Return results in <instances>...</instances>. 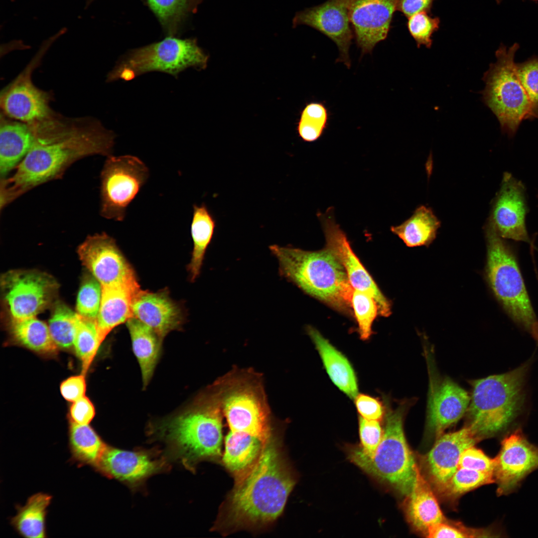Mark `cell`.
<instances>
[{"instance_id": "1", "label": "cell", "mask_w": 538, "mask_h": 538, "mask_svg": "<svg viewBox=\"0 0 538 538\" xmlns=\"http://www.w3.org/2000/svg\"><path fill=\"white\" fill-rule=\"evenodd\" d=\"M29 124L34 140L12 175L0 179L1 209L33 188L60 178L80 159L112 155L115 134L95 119H68L53 113Z\"/></svg>"}, {"instance_id": "2", "label": "cell", "mask_w": 538, "mask_h": 538, "mask_svg": "<svg viewBox=\"0 0 538 538\" xmlns=\"http://www.w3.org/2000/svg\"><path fill=\"white\" fill-rule=\"evenodd\" d=\"M296 482L279 442L272 434L255 464L235 478L217 527L231 533L270 524L282 513Z\"/></svg>"}, {"instance_id": "3", "label": "cell", "mask_w": 538, "mask_h": 538, "mask_svg": "<svg viewBox=\"0 0 538 538\" xmlns=\"http://www.w3.org/2000/svg\"><path fill=\"white\" fill-rule=\"evenodd\" d=\"M280 276L306 294L344 314L352 316L354 288L342 265L325 247L316 251L271 245Z\"/></svg>"}, {"instance_id": "4", "label": "cell", "mask_w": 538, "mask_h": 538, "mask_svg": "<svg viewBox=\"0 0 538 538\" xmlns=\"http://www.w3.org/2000/svg\"><path fill=\"white\" fill-rule=\"evenodd\" d=\"M222 408L219 394L200 398L191 407L163 423L157 430L173 456L184 466L221 455Z\"/></svg>"}, {"instance_id": "5", "label": "cell", "mask_w": 538, "mask_h": 538, "mask_svg": "<svg viewBox=\"0 0 538 538\" xmlns=\"http://www.w3.org/2000/svg\"><path fill=\"white\" fill-rule=\"evenodd\" d=\"M529 368V363H525L512 371L472 382L468 427L478 439L504 431L519 415L525 403Z\"/></svg>"}, {"instance_id": "6", "label": "cell", "mask_w": 538, "mask_h": 538, "mask_svg": "<svg viewBox=\"0 0 538 538\" xmlns=\"http://www.w3.org/2000/svg\"><path fill=\"white\" fill-rule=\"evenodd\" d=\"M386 406L383 438L374 453L367 455L359 446L347 447L348 459L368 474L407 497L413 488L417 466L406 441L403 421L407 405Z\"/></svg>"}, {"instance_id": "7", "label": "cell", "mask_w": 538, "mask_h": 538, "mask_svg": "<svg viewBox=\"0 0 538 538\" xmlns=\"http://www.w3.org/2000/svg\"><path fill=\"white\" fill-rule=\"evenodd\" d=\"M520 47L501 44L497 61L484 74L482 100L497 118L503 133L514 136L523 120L534 119L529 96L519 78L515 57Z\"/></svg>"}, {"instance_id": "8", "label": "cell", "mask_w": 538, "mask_h": 538, "mask_svg": "<svg viewBox=\"0 0 538 538\" xmlns=\"http://www.w3.org/2000/svg\"><path fill=\"white\" fill-rule=\"evenodd\" d=\"M486 227L487 281L514 322L532 332L538 322L515 256L488 222Z\"/></svg>"}, {"instance_id": "9", "label": "cell", "mask_w": 538, "mask_h": 538, "mask_svg": "<svg viewBox=\"0 0 538 538\" xmlns=\"http://www.w3.org/2000/svg\"><path fill=\"white\" fill-rule=\"evenodd\" d=\"M208 59L209 56L198 46L195 39L169 36L129 52L109 73L107 81H130L155 71L177 77L189 67L205 69Z\"/></svg>"}, {"instance_id": "10", "label": "cell", "mask_w": 538, "mask_h": 538, "mask_svg": "<svg viewBox=\"0 0 538 538\" xmlns=\"http://www.w3.org/2000/svg\"><path fill=\"white\" fill-rule=\"evenodd\" d=\"M148 176V168L136 156H107L100 174L101 216L123 221L128 207Z\"/></svg>"}, {"instance_id": "11", "label": "cell", "mask_w": 538, "mask_h": 538, "mask_svg": "<svg viewBox=\"0 0 538 538\" xmlns=\"http://www.w3.org/2000/svg\"><path fill=\"white\" fill-rule=\"evenodd\" d=\"M229 387L219 396L230 430L248 433L266 443L272 433L262 391L246 382L238 381Z\"/></svg>"}, {"instance_id": "12", "label": "cell", "mask_w": 538, "mask_h": 538, "mask_svg": "<svg viewBox=\"0 0 538 538\" xmlns=\"http://www.w3.org/2000/svg\"><path fill=\"white\" fill-rule=\"evenodd\" d=\"M1 284L11 320L36 316L52 302L58 285L52 277L35 270H12Z\"/></svg>"}, {"instance_id": "13", "label": "cell", "mask_w": 538, "mask_h": 538, "mask_svg": "<svg viewBox=\"0 0 538 538\" xmlns=\"http://www.w3.org/2000/svg\"><path fill=\"white\" fill-rule=\"evenodd\" d=\"M57 38L54 35L44 41L24 69L1 91L0 104L4 115L31 124L43 120L53 113L49 106L50 96L34 85L31 75L42 56Z\"/></svg>"}, {"instance_id": "14", "label": "cell", "mask_w": 538, "mask_h": 538, "mask_svg": "<svg viewBox=\"0 0 538 538\" xmlns=\"http://www.w3.org/2000/svg\"><path fill=\"white\" fill-rule=\"evenodd\" d=\"M83 265L102 287L138 283L115 240L104 232L89 236L78 248Z\"/></svg>"}, {"instance_id": "15", "label": "cell", "mask_w": 538, "mask_h": 538, "mask_svg": "<svg viewBox=\"0 0 538 538\" xmlns=\"http://www.w3.org/2000/svg\"><path fill=\"white\" fill-rule=\"evenodd\" d=\"M318 216L324 233L326 245L344 268L354 289L366 292L376 301L379 315L388 317L391 314V304L383 294L373 278L352 249L344 232L328 211Z\"/></svg>"}, {"instance_id": "16", "label": "cell", "mask_w": 538, "mask_h": 538, "mask_svg": "<svg viewBox=\"0 0 538 538\" xmlns=\"http://www.w3.org/2000/svg\"><path fill=\"white\" fill-rule=\"evenodd\" d=\"M350 0H327L296 12L292 19L293 27L305 25L332 40L339 50L337 61L343 62L348 68L351 63L349 49L354 37L349 18Z\"/></svg>"}, {"instance_id": "17", "label": "cell", "mask_w": 538, "mask_h": 538, "mask_svg": "<svg viewBox=\"0 0 538 538\" xmlns=\"http://www.w3.org/2000/svg\"><path fill=\"white\" fill-rule=\"evenodd\" d=\"M494 478L499 495L512 492L532 472L538 469V447L517 430L502 441L494 458Z\"/></svg>"}, {"instance_id": "18", "label": "cell", "mask_w": 538, "mask_h": 538, "mask_svg": "<svg viewBox=\"0 0 538 538\" xmlns=\"http://www.w3.org/2000/svg\"><path fill=\"white\" fill-rule=\"evenodd\" d=\"M399 0H351L349 18L362 55L371 53L389 32Z\"/></svg>"}, {"instance_id": "19", "label": "cell", "mask_w": 538, "mask_h": 538, "mask_svg": "<svg viewBox=\"0 0 538 538\" xmlns=\"http://www.w3.org/2000/svg\"><path fill=\"white\" fill-rule=\"evenodd\" d=\"M527 212L522 184L506 173L488 223L502 238L530 242L525 224Z\"/></svg>"}, {"instance_id": "20", "label": "cell", "mask_w": 538, "mask_h": 538, "mask_svg": "<svg viewBox=\"0 0 538 538\" xmlns=\"http://www.w3.org/2000/svg\"><path fill=\"white\" fill-rule=\"evenodd\" d=\"M166 466L165 458L151 451H127L108 445L94 469L109 478L135 486Z\"/></svg>"}, {"instance_id": "21", "label": "cell", "mask_w": 538, "mask_h": 538, "mask_svg": "<svg viewBox=\"0 0 538 538\" xmlns=\"http://www.w3.org/2000/svg\"><path fill=\"white\" fill-rule=\"evenodd\" d=\"M132 311L133 317L152 329L162 340L178 328L183 319L180 308L165 290L153 292L140 289L134 298Z\"/></svg>"}, {"instance_id": "22", "label": "cell", "mask_w": 538, "mask_h": 538, "mask_svg": "<svg viewBox=\"0 0 538 538\" xmlns=\"http://www.w3.org/2000/svg\"><path fill=\"white\" fill-rule=\"evenodd\" d=\"M478 440L469 427L441 435L427 454L428 472L441 491L458 469L462 452Z\"/></svg>"}, {"instance_id": "23", "label": "cell", "mask_w": 538, "mask_h": 538, "mask_svg": "<svg viewBox=\"0 0 538 538\" xmlns=\"http://www.w3.org/2000/svg\"><path fill=\"white\" fill-rule=\"evenodd\" d=\"M470 401L468 393L450 379H445L433 387L429 398L427 425L439 435L459 420L467 411Z\"/></svg>"}, {"instance_id": "24", "label": "cell", "mask_w": 538, "mask_h": 538, "mask_svg": "<svg viewBox=\"0 0 538 538\" xmlns=\"http://www.w3.org/2000/svg\"><path fill=\"white\" fill-rule=\"evenodd\" d=\"M306 330L332 383L348 398L354 399L358 394V382L350 362L315 328L307 326Z\"/></svg>"}, {"instance_id": "25", "label": "cell", "mask_w": 538, "mask_h": 538, "mask_svg": "<svg viewBox=\"0 0 538 538\" xmlns=\"http://www.w3.org/2000/svg\"><path fill=\"white\" fill-rule=\"evenodd\" d=\"M140 289L138 283L102 287L101 300L96 322L103 341L115 327L133 317V302Z\"/></svg>"}, {"instance_id": "26", "label": "cell", "mask_w": 538, "mask_h": 538, "mask_svg": "<svg viewBox=\"0 0 538 538\" xmlns=\"http://www.w3.org/2000/svg\"><path fill=\"white\" fill-rule=\"evenodd\" d=\"M34 140L29 124L8 120L1 115L0 126V179L8 176L30 150Z\"/></svg>"}, {"instance_id": "27", "label": "cell", "mask_w": 538, "mask_h": 538, "mask_svg": "<svg viewBox=\"0 0 538 538\" xmlns=\"http://www.w3.org/2000/svg\"><path fill=\"white\" fill-rule=\"evenodd\" d=\"M265 443L248 433L231 430L225 439L224 466L235 478L240 477L257 461Z\"/></svg>"}, {"instance_id": "28", "label": "cell", "mask_w": 538, "mask_h": 538, "mask_svg": "<svg viewBox=\"0 0 538 538\" xmlns=\"http://www.w3.org/2000/svg\"><path fill=\"white\" fill-rule=\"evenodd\" d=\"M407 497V515L417 529L426 533L431 526L443 522V515L436 499L418 467L413 488Z\"/></svg>"}, {"instance_id": "29", "label": "cell", "mask_w": 538, "mask_h": 538, "mask_svg": "<svg viewBox=\"0 0 538 538\" xmlns=\"http://www.w3.org/2000/svg\"><path fill=\"white\" fill-rule=\"evenodd\" d=\"M127 324L145 387L152 376L162 340L152 329L134 317L129 319Z\"/></svg>"}, {"instance_id": "30", "label": "cell", "mask_w": 538, "mask_h": 538, "mask_svg": "<svg viewBox=\"0 0 538 538\" xmlns=\"http://www.w3.org/2000/svg\"><path fill=\"white\" fill-rule=\"evenodd\" d=\"M52 496L39 492L29 497L26 504L16 507L17 513L10 519L16 532L25 538H46V518Z\"/></svg>"}, {"instance_id": "31", "label": "cell", "mask_w": 538, "mask_h": 538, "mask_svg": "<svg viewBox=\"0 0 538 538\" xmlns=\"http://www.w3.org/2000/svg\"><path fill=\"white\" fill-rule=\"evenodd\" d=\"M440 222L430 208L421 205L399 226L391 228L408 247L428 246L435 239Z\"/></svg>"}, {"instance_id": "32", "label": "cell", "mask_w": 538, "mask_h": 538, "mask_svg": "<svg viewBox=\"0 0 538 538\" xmlns=\"http://www.w3.org/2000/svg\"><path fill=\"white\" fill-rule=\"evenodd\" d=\"M108 446L89 424L70 422L69 447L75 462L94 469Z\"/></svg>"}, {"instance_id": "33", "label": "cell", "mask_w": 538, "mask_h": 538, "mask_svg": "<svg viewBox=\"0 0 538 538\" xmlns=\"http://www.w3.org/2000/svg\"><path fill=\"white\" fill-rule=\"evenodd\" d=\"M215 228L216 220L206 205L194 204L191 224L193 248L188 266L191 281H194L200 274L205 252L211 242Z\"/></svg>"}, {"instance_id": "34", "label": "cell", "mask_w": 538, "mask_h": 538, "mask_svg": "<svg viewBox=\"0 0 538 538\" xmlns=\"http://www.w3.org/2000/svg\"><path fill=\"white\" fill-rule=\"evenodd\" d=\"M10 331L16 342L33 351L51 354L57 350L48 326L36 316L11 320Z\"/></svg>"}, {"instance_id": "35", "label": "cell", "mask_w": 538, "mask_h": 538, "mask_svg": "<svg viewBox=\"0 0 538 538\" xmlns=\"http://www.w3.org/2000/svg\"><path fill=\"white\" fill-rule=\"evenodd\" d=\"M102 342L96 319L86 317L77 313L73 347L82 362V374L86 375Z\"/></svg>"}, {"instance_id": "36", "label": "cell", "mask_w": 538, "mask_h": 538, "mask_svg": "<svg viewBox=\"0 0 538 538\" xmlns=\"http://www.w3.org/2000/svg\"><path fill=\"white\" fill-rule=\"evenodd\" d=\"M77 313L62 303H57L48 322L53 340L58 347L69 349L74 345Z\"/></svg>"}, {"instance_id": "37", "label": "cell", "mask_w": 538, "mask_h": 538, "mask_svg": "<svg viewBox=\"0 0 538 538\" xmlns=\"http://www.w3.org/2000/svg\"><path fill=\"white\" fill-rule=\"evenodd\" d=\"M329 113L321 102L307 103L302 110L297 123V131L301 138L306 142L319 139L327 127Z\"/></svg>"}, {"instance_id": "38", "label": "cell", "mask_w": 538, "mask_h": 538, "mask_svg": "<svg viewBox=\"0 0 538 538\" xmlns=\"http://www.w3.org/2000/svg\"><path fill=\"white\" fill-rule=\"evenodd\" d=\"M351 304L358 324L357 331L360 339L367 341L373 333L372 325L379 314L378 304L369 294L354 289Z\"/></svg>"}, {"instance_id": "39", "label": "cell", "mask_w": 538, "mask_h": 538, "mask_svg": "<svg viewBox=\"0 0 538 538\" xmlns=\"http://www.w3.org/2000/svg\"><path fill=\"white\" fill-rule=\"evenodd\" d=\"M493 482H495L493 474L458 468L440 491L448 496H458Z\"/></svg>"}, {"instance_id": "40", "label": "cell", "mask_w": 538, "mask_h": 538, "mask_svg": "<svg viewBox=\"0 0 538 538\" xmlns=\"http://www.w3.org/2000/svg\"><path fill=\"white\" fill-rule=\"evenodd\" d=\"M102 297V286L94 276L88 275L83 280L77 295L76 309L79 314L96 319Z\"/></svg>"}, {"instance_id": "41", "label": "cell", "mask_w": 538, "mask_h": 538, "mask_svg": "<svg viewBox=\"0 0 538 538\" xmlns=\"http://www.w3.org/2000/svg\"><path fill=\"white\" fill-rule=\"evenodd\" d=\"M516 69L531 101L534 118H538V56H533L523 62L516 63Z\"/></svg>"}, {"instance_id": "42", "label": "cell", "mask_w": 538, "mask_h": 538, "mask_svg": "<svg viewBox=\"0 0 538 538\" xmlns=\"http://www.w3.org/2000/svg\"><path fill=\"white\" fill-rule=\"evenodd\" d=\"M153 12L161 23L168 28L175 27L181 21L190 0H147Z\"/></svg>"}, {"instance_id": "43", "label": "cell", "mask_w": 538, "mask_h": 538, "mask_svg": "<svg viewBox=\"0 0 538 538\" xmlns=\"http://www.w3.org/2000/svg\"><path fill=\"white\" fill-rule=\"evenodd\" d=\"M408 18V29L417 47L424 45L430 48L432 44V34L439 28V18L431 17L426 12H419Z\"/></svg>"}, {"instance_id": "44", "label": "cell", "mask_w": 538, "mask_h": 538, "mask_svg": "<svg viewBox=\"0 0 538 538\" xmlns=\"http://www.w3.org/2000/svg\"><path fill=\"white\" fill-rule=\"evenodd\" d=\"M380 421L358 417L359 433L361 450L367 455L376 451L384 435V428Z\"/></svg>"}, {"instance_id": "45", "label": "cell", "mask_w": 538, "mask_h": 538, "mask_svg": "<svg viewBox=\"0 0 538 538\" xmlns=\"http://www.w3.org/2000/svg\"><path fill=\"white\" fill-rule=\"evenodd\" d=\"M495 460L489 457L481 450L474 445L465 449L461 453L458 468H463L477 471L493 474Z\"/></svg>"}, {"instance_id": "46", "label": "cell", "mask_w": 538, "mask_h": 538, "mask_svg": "<svg viewBox=\"0 0 538 538\" xmlns=\"http://www.w3.org/2000/svg\"><path fill=\"white\" fill-rule=\"evenodd\" d=\"M354 400L360 416L380 421L385 418L386 406L379 398L362 393L358 394Z\"/></svg>"}, {"instance_id": "47", "label": "cell", "mask_w": 538, "mask_h": 538, "mask_svg": "<svg viewBox=\"0 0 538 538\" xmlns=\"http://www.w3.org/2000/svg\"><path fill=\"white\" fill-rule=\"evenodd\" d=\"M83 374L71 376L60 384V393L66 401L74 402L85 396L86 384Z\"/></svg>"}, {"instance_id": "48", "label": "cell", "mask_w": 538, "mask_h": 538, "mask_svg": "<svg viewBox=\"0 0 538 538\" xmlns=\"http://www.w3.org/2000/svg\"><path fill=\"white\" fill-rule=\"evenodd\" d=\"M71 421L80 424H89L95 415V407L85 396L72 402L70 407Z\"/></svg>"}, {"instance_id": "49", "label": "cell", "mask_w": 538, "mask_h": 538, "mask_svg": "<svg viewBox=\"0 0 538 538\" xmlns=\"http://www.w3.org/2000/svg\"><path fill=\"white\" fill-rule=\"evenodd\" d=\"M426 537L430 538H469L474 537L469 533L461 528L451 526L443 522L435 524L428 528L426 533Z\"/></svg>"}, {"instance_id": "50", "label": "cell", "mask_w": 538, "mask_h": 538, "mask_svg": "<svg viewBox=\"0 0 538 538\" xmlns=\"http://www.w3.org/2000/svg\"><path fill=\"white\" fill-rule=\"evenodd\" d=\"M434 0H399L397 10L407 17L421 12L429 11Z\"/></svg>"}, {"instance_id": "51", "label": "cell", "mask_w": 538, "mask_h": 538, "mask_svg": "<svg viewBox=\"0 0 538 538\" xmlns=\"http://www.w3.org/2000/svg\"><path fill=\"white\" fill-rule=\"evenodd\" d=\"M533 329L531 332L538 342V322L536 324Z\"/></svg>"}, {"instance_id": "52", "label": "cell", "mask_w": 538, "mask_h": 538, "mask_svg": "<svg viewBox=\"0 0 538 538\" xmlns=\"http://www.w3.org/2000/svg\"><path fill=\"white\" fill-rule=\"evenodd\" d=\"M87 6L90 5L95 0H85Z\"/></svg>"}, {"instance_id": "53", "label": "cell", "mask_w": 538, "mask_h": 538, "mask_svg": "<svg viewBox=\"0 0 538 538\" xmlns=\"http://www.w3.org/2000/svg\"><path fill=\"white\" fill-rule=\"evenodd\" d=\"M495 0L496 1V2H497V3L499 4V3H501V2H502V1L503 0Z\"/></svg>"}]
</instances>
